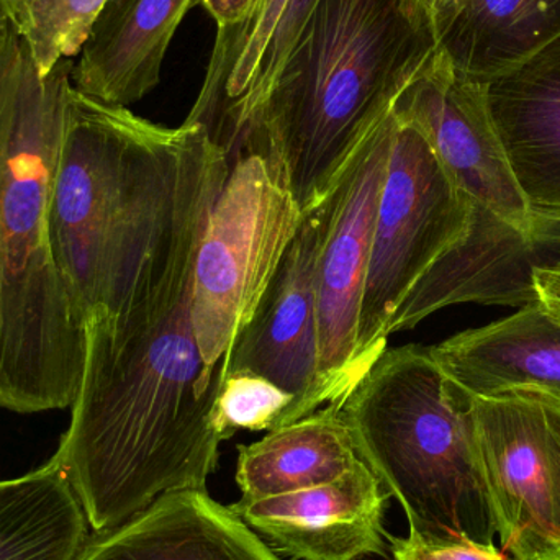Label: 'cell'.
<instances>
[{"instance_id":"cell-5","label":"cell","mask_w":560,"mask_h":560,"mask_svg":"<svg viewBox=\"0 0 560 560\" xmlns=\"http://www.w3.org/2000/svg\"><path fill=\"white\" fill-rule=\"evenodd\" d=\"M341 413L359 459L404 509L408 535L493 542L469 395L444 375L430 348L385 349Z\"/></svg>"},{"instance_id":"cell-7","label":"cell","mask_w":560,"mask_h":560,"mask_svg":"<svg viewBox=\"0 0 560 560\" xmlns=\"http://www.w3.org/2000/svg\"><path fill=\"white\" fill-rule=\"evenodd\" d=\"M394 118L359 315V381L387 349L388 328L408 293L450 249L466 240L472 223V203L430 141L417 128Z\"/></svg>"},{"instance_id":"cell-17","label":"cell","mask_w":560,"mask_h":560,"mask_svg":"<svg viewBox=\"0 0 560 560\" xmlns=\"http://www.w3.org/2000/svg\"><path fill=\"white\" fill-rule=\"evenodd\" d=\"M433 19L438 49L483 84L560 38V0H451Z\"/></svg>"},{"instance_id":"cell-8","label":"cell","mask_w":560,"mask_h":560,"mask_svg":"<svg viewBox=\"0 0 560 560\" xmlns=\"http://www.w3.org/2000/svg\"><path fill=\"white\" fill-rule=\"evenodd\" d=\"M469 407L502 551L560 560V401L509 392L469 395Z\"/></svg>"},{"instance_id":"cell-1","label":"cell","mask_w":560,"mask_h":560,"mask_svg":"<svg viewBox=\"0 0 560 560\" xmlns=\"http://www.w3.org/2000/svg\"><path fill=\"white\" fill-rule=\"evenodd\" d=\"M202 236L124 315L85 323L81 381L52 459L92 532L164 493L207 490L219 469L213 410L225 365L207 368L190 316Z\"/></svg>"},{"instance_id":"cell-9","label":"cell","mask_w":560,"mask_h":560,"mask_svg":"<svg viewBox=\"0 0 560 560\" xmlns=\"http://www.w3.org/2000/svg\"><path fill=\"white\" fill-rule=\"evenodd\" d=\"M394 115L382 118L332 187L331 219L316 272L319 374L316 405L342 404L359 384V315L371 261L378 200L387 176Z\"/></svg>"},{"instance_id":"cell-23","label":"cell","mask_w":560,"mask_h":560,"mask_svg":"<svg viewBox=\"0 0 560 560\" xmlns=\"http://www.w3.org/2000/svg\"><path fill=\"white\" fill-rule=\"evenodd\" d=\"M316 2L318 0H292L290 2L285 15L280 20L278 30H276L265 56H262L261 66H259L255 82H253L245 101L236 108L232 124H230L229 131H226L222 148L226 151L229 158L235 154L246 124H248L252 115L255 114L258 105L261 104L266 92L269 91L275 79L278 78L283 61H285L289 52L292 51L296 36L302 32L303 25H305L306 19H308Z\"/></svg>"},{"instance_id":"cell-26","label":"cell","mask_w":560,"mask_h":560,"mask_svg":"<svg viewBox=\"0 0 560 560\" xmlns=\"http://www.w3.org/2000/svg\"><path fill=\"white\" fill-rule=\"evenodd\" d=\"M533 279H535L538 299L545 302L549 308L560 313V242L555 258L538 266Z\"/></svg>"},{"instance_id":"cell-6","label":"cell","mask_w":560,"mask_h":560,"mask_svg":"<svg viewBox=\"0 0 560 560\" xmlns=\"http://www.w3.org/2000/svg\"><path fill=\"white\" fill-rule=\"evenodd\" d=\"M302 220L299 203L261 154L243 151L230 161L194 272L190 316L207 368L226 365Z\"/></svg>"},{"instance_id":"cell-22","label":"cell","mask_w":560,"mask_h":560,"mask_svg":"<svg viewBox=\"0 0 560 560\" xmlns=\"http://www.w3.org/2000/svg\"><path fill=\"white\" fill-rule=\"evenodd\" d=\"M293 398L261 375L229 372L213 410L219 440H232L238 431H275L290 424Z\"/></svg>"},{"instance_id":"cell-24","label":"cell","mask_w":560,"mask_h":560,"mask_svg":"<svg viewBox=\"0 0 560 560\" xmlns=\"http://www.w3.org/2000/svg\"><path fill=\"white\" fill-rule=\"evenodd\" d=\"M387 541L394 560H509L493 542L472 539L397 538L387 533Z\"/></svg>"},{"instance_id":"cell-3","label":"cell","mask_w":560,"mask_h":560,"mask_svg":"<svg viewBox=\"0 0 560 560\" xmlns=\"http://www.w3.org/2000/svg\"><path fill=\"white\" fill-rule=\"evenodd\" d=\"M71 59L42 74L0 25V408H71L85 325L52 255V180L72 91Z\"/></svg>"},{"instance_id":"cell-2","label":"cell","mask_w":560,"mask_h":560,"mask_svg":"<svg viewBox=\"0 0 560 560\" xmlns=\"http://www.w3.org/2000/svg\"><path fill=\"white\" fill-rule=\"evenodd\" d=\"M230 158L206 128H167L74 88L52 180V255L82 322L124 315L206 230Z\"/></svg>"},{"instance_id":"cell-25","label":"cell","mask_w":560,"mask_h":560,"mask_svg":"<svg viewBox=\"0 0 560 560\" xmlns=\"http://www.w3.org/2000/svg\"><path fill=\"white\" fill-rule=\"evenodd\" d=\"M259 3L261 0H196L194 7H202L212 16L217 30H225L248 22Z\"/></svg>"},{"instance_id":"cell-13","label":"cell","mask_w":560,"mask_h":560,"mask_svg":"<svg viewBox=\"0 0 560 560\" xmlns=\"http://www.w3.org/2000/svg\"><path fill=\"white\" fill-rule=\"evenodd\" d=\"M487 102L539 238L560 242V38L487 82Z\"/></svg>"},{"instance_id":"cell-11","label":"cell","mask_w":560,"mask_h":560,"mask_svg":"<svg viewBox=\"0 0 560 560\" xmlns=\"http://www.w3.org/2000/svg\"><path fill=\"white\" fill-rule=\"evenodd\" d=\"M331 197L303 213L299 232L283 256L252 323L226 358L225 374L261 375L292 395L290 423L318 411V300L316 272L331 219Z\"/></svg>"},{"instance_id":"cell-12","label":"cell","mask_w":560,"mask_h":560,"mask_svg":"<svg viewBox=\"0 0 560 560\" xmlns=\"http://www.w3.org/2000/svg\"><path fill=\"white\" fill-rule=\"evenodd\" d=\"M388 495L361 459L325 486L243 500L230 509L282 555L295 560H358L387 556Z\"/></svg>"},{"instance_id":"cell-18","label":"cell","mask_w":560,"mask_h":560,"mask_svg":"<svg viewBox=\"0 0 560 560\" xmlns=\"http://www.w3.org/2000/svg\"><path fill=\"white\" fill-rule=\"evenodd\" d=\"M358 460L341 410L325 407L240 446L236 483L243 500L285 495L332 482Z\"/></svg>"},{"instance_id":"cell-16","label":"cell","mask_w":560,"mask_h":560,"mask_svg":"<svg viewBox=\"0 0 560 560\" xmlns=\"http://www.w3.org/2000/svg\"><path fill=\"white\" fill-rule=\"evenodd\" d=\"M196 0H108L72 68V84L107 104L156 89L171 42Z\"/></svg>"},{"instance_id":"cell-27","label":"cell","mask_w":560,"mask_h":560,"mask_svg":"<svg viewBox=\"0 0 560 560\" xmlns=\"http://www.w3.org/2000/svg\"><path fill=\"white\" fill-rule=\"evenodd\" d=\"M420 2L423 3V5L430 10L431 15L434 16L447 2H451V0H420Z\"/></svg>"},{"instance_id":"cell-20","label":"cell","mask_w":560,"mask_h":560,"mask_svg":"<svg viewBox=\"0 0 560 560\" xmlns=\"http://www.w3.org/2000/svg\"><path fill=\"white\" fill-rule=\"evenodd\" d=\"M290 2L292 0H261L248 22L217 30L206 81L186 121L206 128L220 148L236 108L255 82L262 56Z\"/></svg>"},{"instance_id":"cell-15","label":"cell","mask_w":560,"mask_h":560,"mask_svg":"<svg viewBox=\"0 0 560 560\" xmlns=\"http://www.w3.org/2000/svg\"><path fill=\"white\" fill-rule=\"evenodd\" d=\"M430 352L444 375L472 397L533 392L560 401V313L539 299Z\"/></svg>"},{"instance_id":"cell-21","label":"cell","mask_w":560,"mask_h":560,"mask_svg":"<svg viewBox=\"0 0 560 560\" xmlns=\"http://www.w3.org/2000/svg\"><path fill=\"white\" fill-rule=\"evenodd\" d=\"M108 0H0V25L28 48L42 74L74 58Z\"/></svg>"},{"instance_id":"cell-14","label":"cell","mask_w":560,"mask_h":560,"mask_svg":"<svg viewBox=\"0 0 560 560\" xmlns=\"http://www.w3.org/2000/svg\"><path fill=\"white\" fill-rule=\"evenodd\" d=\"M74 560L280 559L207 490H179L164 493L120 525L92 532Z\"/></svg>"},{"instance_id":"cell-19","label":"cell","mask_w":560,"mask_h":560,"mask_svg":"<svg viewBox=\"0 0 560 560\" xmlns=\"http://www.w3.org/2000/svg\"><path fill=\"white\" fill-rule=\"evenodd\" d=\"M91 533L52 457L25 476L0 480V560H74Z\"/></svg>"},{"instance_id":"cell-10","label":"cell","mask_w":560,"mask_h":560,"mask_svg":"<svg viewBox=\"0 0 560 560\" xmlns=\"http://www.w3.org/2000/svg\"><path fill=\"white\" fill-rule=\"evenodd\" d=\"M417 128L472 203L474 215L495 217L539 238L520 192L487 102V84L459 74L438 49L392 107ZM549 243V242H546Z\"/></svg>"},{"instance_id":"cell-4","label":"cell","mask_w":560,"mask_h":560,"mask_svg":"<svg viewBox=\"0 0 560 560\" xmlns=\"http://www.w3.org/2000/svg\"><path fill=\"white\" fill-rule=\"evenodd\" d=\"M436 51L420 0H318L232 160L261 154L302 213L315 209Z\"/></svg>"}]
</instances>
